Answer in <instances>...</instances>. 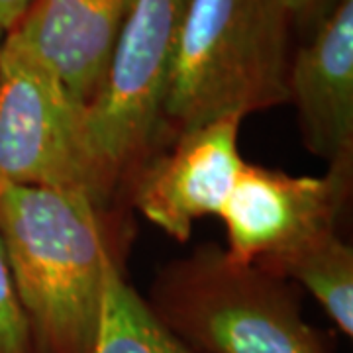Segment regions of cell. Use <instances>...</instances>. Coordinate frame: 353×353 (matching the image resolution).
Returning a JSON list of instances; mask_svg holds the SVG:
<instances>
[{
  "instance_id": "cell-10",
  "label": "cell",
  "mask_w": 353,
  "mask_h": 353,
  "mask_svg": "<svg viewBox=\"0 0 353 353\" xmlns=\"http://www.w3.org/2000/svg\"><path fill=\"white\" fill-rule=\"evenodd\" d=\"M308 290L332 322L347 338L353 336V250L336 232L324 234L304 248L271 263H257Z\"/></svg>"
},
{
  "instance_id": "cell-14",
  "label": "cell",
  "mask_w": 353,
  "mask_h": 353,
  "mask_svg": "<svg viewBox=\"0 0 353 353\" xmlns=\"http://www.w3.org/2000/svg\"><path fill=\"white\" fill-rule=\"evenodd\" d=\"M34 0H0V34L6 36L24 18Z\"/></svg>"
},
{
  "instance_id": "cell-4",
  "label": "cell",
  "mask_w": 353,
  "mask_h": 353,
  "mask_svg": "<svg viewBox=\"0 0 353 353\" xmlns=\"http://www.w3.org/2000/svg\"><path fill=\"white\" fill-rule=\"evenodd\" d=\"M0 183L77 190L101 206L112 194L90 141L87 102L12 32L0 50Z\"/></svg>"
},
{
  "instance_id": "cell-11",
  "label": "cell",
  "mask_w": 353,
  "mask_h": 353,
  "mask_svg": "<svg viewBox=\"0 0 353 353\" xmlns=\"http://www.w3.org/2000/svg\"><path fill=\"white\" fill-rule=\"evenodd\" d=\"M92 353H196L179 340L112 261Z\"/></svg>"
},
{
  "instance_id": "cell-2",
  "label": "cell",
  "mask_w": 353,
  "mask_h": 353,
  "mask_svg": "<svg viewBox=\"0 0 353 353\" xmlns=\"http://www.w3.org/2000/svg\"><path fill=\"white\" fill-rule=\"evenodd\" d=\"M290 26L281 0H187L163 122L181 134L289 102Z\"/></svg>"
},
{
  "instance_id": "cell-5",
  "label": "cell",
  "mask_w": 353,
  "mask_h": 353,
  "mask_svg": "<svg viewBox=\"0 0 353 353\" xmlns=\"http://www.w3.org/2000/svg\"><path fill=\"white\" fill-rule=\"evenodd\" d=\"M185 2L132 0L101 87L87 104L90 141L112 189L163 128Z\"/></svg>"
},
{
  "instance_id": "cell-7",
  "label": "cell",
  "mask_w": 353,
  "mask_h": 353,
  "mask_svg": "<svg viewBox=\"0 0 353 353\" xmlns=\"http://www.w3.org/2000/svg\"><path fill=\"white\" fill-rule=\"evenodd\" d=\"M240 116H224L176 134L171 152L139 173L134 204L169 238L187 241L204 216H220L240 175Z\"/></svg>"
},
{
  "instance_id": "cell-6",
  "label": "cell",
  "mask_w": 353,
  "mask_h": 353,
  "mask_svg": "<svg viewBox=\"0 0 353 353\" xmlns=\"http://www.w3.org/2000/svg\"><path fill=\"white\" fill-rule=\"evenodd\" d=\"M353 163L328 165L322 176L243 163L220 218L226 253L240 263H271L336 232L352 192Z\"/></svg>"
},
{
  "instance_id": "cell-3",
  "label": "cell",
  "mask_w": 353,
  "mask_h": 353,
  "mask_svg": "<svg viewBox=\"0 0 353 353\" xmlns=\"http://www.w3.org/2000/svg\"><path fill=\"white\" fill-rule=\"evenodd\" d=\"M148 304L196 353H332L287 279L216 245L163 267Z\"/></svg>"
},
{
  "instance_id": "cell-15",
  "label": "cell",
  "mask_w": 353,
  "mask_h": 353,
  "mask_svg": "<svg viewBox=\"0 0 353 353\" xmlns=\"http://www.w3.org/2000/svg\"><path fill=\"white\" fill-rule=\"evenodd\" d=\"M2 39H4V36L0 34V50H2Z\"/></svg>"
},
{
  "instance_id": "cell-9",
  "label": "cell",
  "mask_w": 353,
  "mask_h": 353,
  "mask_svg": "<svg viewBox=\"0 0 353 353\" xmlns=\"http://www.w3.org/2000/svg\"><path fill=\"white\" fill-rule=\"evenodd\" d=\"M130 4L132 0H34L12 34L88 104L101 87Z\"/></svg>"
},
{
  "instance_id": "cell-8",
  "label": "cell",
  "mask_w": 353,
  "mask_h": 353,
  "mask_svg": "<svg viewBox=\"0 0 353 353\" xmlns=\"http://www.w3.org/2000/svg\"><path fill=\"white\" fill-rule=\"evenodd\" d=\"M304 145L328 165L353 163V0L316 22L287 73Z\"/></svg>"
},
{
  "instance_id": "cell-12",
  "label": "cell",
  "mask_w": 353,
  "mask_h": 353,
  "mask_svg": "<svg viewBox=\"0 0 353 353\" xmlns=\"http://www.w3.org/2000/svg\"><path fill=\"white\" fill-rule=\"evenodd\" d=\"M2 190V183H0ZM0 353H36L0 238Z\"/></svg>"
},
{
  "instance_id": "cell-13",
  "label": "cell",
  "mask_w": 353,
  "mask_h": 353,
  "mask_svg": "<svg viewBox=\"0 0 353 353\" xmlns=\"http://www.w3.org/2000/svg\"><path fill=\"white\" fill-rule=\"evenodd\" d=\"M289 14L290 24L318 22L338 0H281Z\"/></svg>"
},
{
  "instance_id": "cell-1",
  "label": "cell",
  "mask_w": 353,
  "mask_h": 353,
  "mask_svg": "<svg viewBox=\"0 0 353 353\" xmlns=\"http://www.w3.org/2000/svg\"><path fill=\"white\" fill-rule=\"evenodd\" d=\"M85 192L2 185L0 238L36 353H92L114 259Z\"/></svg>"
}]
</instances>
